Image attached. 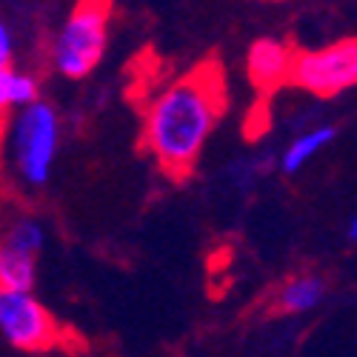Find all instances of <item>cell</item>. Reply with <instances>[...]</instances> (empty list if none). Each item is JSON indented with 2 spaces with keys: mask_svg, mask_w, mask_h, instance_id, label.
<instances>
[{
  "mask_svg": "<svg viewBox=\"0 0 357 357\" xmlns=\"http://www.w3.org/2000/svg\"><path fill=\"white\" fill-rule=\"evenodd\" d=\"M57 146H61V114L43 98L26 109H17L6 126V160L15 177L29 186L40 189L49 183Z\"/></svg>",
  "mask_w": 357,
  "mask_h": 357,
  "instance_id": "cell-2",
  "label": "cell"
},
{
  "mask_svg": "<svg viewBox=\"0 0 357 357\" xmlns=\"http://www.w3.org/2000/svg\"><path fill=\"white\" fill-rule=\"evenodd\" d=\"M349 241L351 243H357V215L351 218V223H349Z\"/></svg>",
  "mask_w": 357,
  "mask_h": 357,
  "instance_id": "cell-13",
  "label": "cell"
},
{
  "mask_svg": "<svg viewBox=\"0 0 357 357\" xmlns=\"http://www.w3.org/2000/svg\"><path fill=\"white\" fill-rule=\"evenodd\" d=\"M0 243L20 255L38 257L46 246V226L35 215H15L0 226Z\"/></svg>",
  "mask_w": 357,
  "mask_h": 357,
  "instance_id": "cell-7",
  "label": "cell"
},
{
  "mask_svg": "<svg viewBox=\"0 0 357 357\" xmlns=\"http://www.w3.org/2000/svg\"><path fill=\"white\" fill-rule=\"evenodd\" d=\"M326 297V280L320 275H297L278 291V309L283 314H301L320 306Z\"/></svg>",
  "mask_w": 357,
  "mask_h": 357,
  "instance_id": "cell-8",
  "label": "cell"
},
{
  "mask_svg": "<svg viewBox=\"0 0 357 357\" xmlns=\"http://www.w3.org/2000/svg\"><path fill=\"white\" fill-rule=\"evenodd\" d=\"M289 83L317 98H335L354 89L357 86V38H343L332 46H323L314 52H297Z\"/></svg>",
  "mask_w": 357,
  "mask_h": 357,
  "instance_id": "cell-4",
  "label": "cell"
},
{
  "mask_svg": "<svg viewBox=\"0 0 357 357\" xmlns=\"http://www.w3.org/2000/svg\"><path fill=\"white\" fill-rule=\"evenodd\" d=\"M335 126H312L306 129L303 135H297L289 146H286V152L280 155V169L286 174H294V172H301L314 155H320L326 146H329L335 140Z\"/></svg>",
  "mask_w": 357,
  "mask_h": 357,
  "instance_id": "cell-9",
  "label": "cell"
},
{
  "mask_svg": "<svg viewBox=\"0 0 357 357\" xmlns=\"http://www.w3.org/2000/svg\"><path fill=\"white\" fill-rule=\"evenodd\" d=\"M15 61V35L6 20H0V69H9Z\"/></svg>",
  "mask_w": 357,
  "mask_h": 357,
  "instance_id": "cell-12",
  "label": "cell"
},
{
  "mask_svg": "<svg viewBox=\"0 0 357 357\" xmlns=\"http://www.w3.org/2000/svg\"><path fill=\"white\" fill-rule=\"evenodd\" d=\"M40 100V80L23 69H0V112L26 109Z\"/></svg>",
  "mask_w": 357,
  "mask_h": 357,
  "instance_id": "cell-10",
  "label": "cell"
},
{
  "mask_svg": "<svg viewBox=\"0 0 357 357\" xmlns=\"http://www.w3.org/2000/svg\"><path fill=\"white\" fill-rule=\"evenodd\" d=\"M294 49L278 38H257L249 46L246 54V72L249 80L255 83L257 92L269 95L275 89L286 86L291 77V63H294Z\"/></svg>",
  "mask_w": 357,
  "mask_h": 357,
  "instance_id": "cell-6",
  "label": "cell"
},
{
  "mask_svg": "<svg viewBox=\"0 0 357 357\" xmlns=\"http://www.w3.org/2000/svg\"><path fill=\"white\" fill-rule=\"evenodd\" d=\"M226 106L223 75L215 63L177 77L149 103L143 146L172 177H186L212 137Z\"/></svg>",
  "mask_w": 357,
  "mask_h": 357,
  "instance_id": "cell-1",
  "label": "cell"
},
{
  "mask_svg": "<svg viewBox=\"0 0 357 357\" xmlns=\"http://www.w3.org/2000/svg\"><path fill=\"white\" fill-rule=\"evenodd\" d=\"M38 283V257L0 243V291H32Z\"/></svg>",
  "mask_w": 357,
  "mask_h": 357,
  "instance_id": "cell-11",
  "label": "cell"
},
{
  "mask_svg": "<svg viewBox=\"0 0 357 357\" xmlns=\"http://www.w3.org/2000/svg\"><path fill=\"white\" fill-rule=\"evenodd\" d=\"M109 3H100V0L77 3L49 40L52 69L66 80H83L92 75L109 46Z\"/></svg>",
  "mask_w": 357,
  "mask_h": 357,
  "instance_id": "cell-3",
  "label": "cell"
},
{
  "mask_svg": "<svg viewBox=\"0 0 357 357\" xmlns=\"http://www.w3.org/2000/svg\"><path fill=\"white\" fill-rule=\"evenodd\" d=\"M0 337L20 351H46L61 343V323L32 291H0Z\"/></svg>",
  "mask_w": 357,
  "mask_h": 357,
  "instance_id": "cell-5",
  "label": "cell"
}]
</instances>
